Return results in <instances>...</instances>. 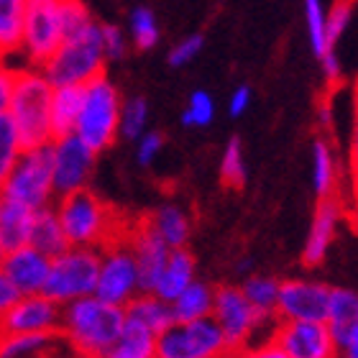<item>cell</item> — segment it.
Segmentation results:
<instances>
[{
	"label": "cell",
	"instance_id": "obj_1",
	"mask_svg": "<svg viewBox=\"0 0 358 358\" xmlns=\"http://www.w3.org/2000/svg\"><path fill=\"white\" fill-rule=\"evenodd\" d=\"M126 328V310L85 297L62 307L59 336L80 358H100Z\"/></svg>",
	"mask_w": 358,
	"mask_h": 358
},
{
	"label": "cell",
	"instance_id": "obj_2",
	"mask_svg": "<svg viewBox=\"0 0 358 358\" xmlns=\"http://www.w3.org/2000/svg\"><path fill=\"white\" fill-rule=\"evenodd\" d=\"M54 210L69 248L103 251L113 241L126 238L123 233H118V213L90 189L54 200Z\"/></svg>",
	"mask_w": 358,
	"mask_h": 358
},
{
	"label": "cell",
	"instance_id": "obj_3",
	"mask_svg": "<svg viewBox=\"0 0 358 358\" xmlns=\"http://www.w3.org/2000/svg\"><path fill=\"white\" fill-rule=\"evenodd\" d=\"M52 92L54 87L46 83L41 69H15L8 118L13 120L15 131L21 136L23 151L49 146L54 141L52 118H49Z\"/></svg>",
	"mask_w": 358,
	"mask_h": 358
},
{
	"label": "cell",
	"instance_id": "obj_4",
	"mask_svg": "<svg viewBox=\"0 0 358 358\" xmlns=\"http://www.w3.org/2000/svg\"><path fill=\"white\" fill-rule=\"evenodd\" d=\"M105 54L100 44V23L75 38H64L54 57L41 67L52 87H85L105 75Z\"/></svg>",
	"mask_w": 358,
	"mask_h": 358
},
{
	"label": "cell",
	"instance_id": "obj_5",
	"mask_svg": "<svg viewBox=\"0 0 358 358\" xmlns=\"http://www.w3.org/2000/svg\"><path fill=\"white\" fill-rule=\"evenodd\" d=\"M120 108H123V97L105 75L85 85V100L75 136L92 154L110 149L113 141L118 138Z\"/></svg>",
	"mask_w": 358,
	"mask_h": 358
},
{
	"label": "cell",
	"instance_id": "obj_6",
	"mask_svg": "<svg viewBox=\"0 0 358 358\" xmlns=\"http://www.w3.org/2000/svg\"><path fill=\"white\" fill-rule=\"evenodd\" d=\"M0 197L23 205L34 213L52 208L57 200L52 179V143L23 151L6 182L0 185Z\"/></svg>",
	"mask_w": 358,
	"mask_h": 358
},
{
	"label": "cell",
	"instance_id": "obj_7",
	"mask_svg": "<svg viewBox=\"0 0 358 358\" xmlns=\"http://www.w3.org/2000/svg\"><path fill=\"white\" fill-rule=\"evenodd\" d=\"M213 320L225 338L228 353H241L251 345V338L264 328H276V315H264L248 305L241 287L223 284L215 287V302H213Z\"/></svg>",
	"mask_w": 358,
	"mask_h": 358
},
{
	"label": "cell",
	"instance_id": "obj_8",
	"mask_svg": "<svg viewBox=\"0 0 358 358\" xmlns=\"http://www.w3.org/2000/svg\"><path fill=\"white\" fill-rule=\"evenodd\" d=\"M97 271H100V251H95V248H67L62 256L52 259L44 297L59 307L77 302V299L95 297Z\"/></svg>",
	"mask_w": 358,
	"mask_h": 358
},
{
	"label": "cell",
	"instance_id": "obj_9",
	"mask_svg": "<svg viewBox=\"0 0 358 358\" xmlns=\"http://www.w3.org/2000/svg\"><path fill=\"white\" fill-rule=\"evenodd\" d=\"M141 294L138 268H136L134 251L126 238L113 241L110 246L100 251V271H97L95 297L105 305L126 310Z\"/></svg>",
	"mask_w": 358,
	"mask_h": 358
},
{
	"label": "cell",
	"instance_id": "obj_10",
	"mask_svg": "<svg viewBox=\"0 0 358 358\" xmlns=\"http://www.w3.org/2000/svg\"><path fill=\"white\" fill-rule=\"evenodd\" d=\"M59 0H26L21 52L34 69H41L62 46Z\"/></svg>",
	"mask_w": 358,
	"mask_h": 358
},
{
	"label": "cell",
	"instance_id": "obj_11",
	"mask_svg": "<svg viewBox=\"0 0 358 358\" xmlns=\"http://www.w3.org/2000/svg\"><path fill=\"white\" fill-rule=\"evenodd\" d=\"M225 338L213 317L189 325H172L157 338V358H220Z\"/></svg>",
	"mask_w": 358,
	"mask_h": 358
},
{
	"label": "cell",
	"instance_id": "obj_12",
	"mask_svg": "<svg viewBox=\"0 0 358 358\" xmlns=\"http://www.w3.org/2000/svg\"><path fill=\"white\" fill-rule=\"evenodd\" d=\"M333 287L315 279H284L279 282L276 320L282 322H325Z\"/></svg>",
	"mask_w": 358,
	"mask_h": 358
},
{
	"label": "cell",
	"instance_id": "obj_13",
	"mask_svg": "<svg viewBox=\"0 0 358 358\" xmlns=\"http://www.w3.org/2000/svg\"><path fill=\"white\" fill-rule=\"evenodd\" d=\"M97 154L85 146L75 134L52 141V179L57 200L87 189Z\"/></svg>",
	"mask_w": 358,
	"mask_h": 358
},
{
	"label": "cell",
	"instance_id": "obj_14",
	"mask_svg": "<svg viewBox=\"0 0 358 358\" xmlns=\"http://www.w3.org/2000/svg\"><path fill=\"white\" fill-rule=\"evenodd\" d=\"M274 341L287 358H341L325 322H276Z\"/></svg>",
	"mask_w": 358,
	"mask_h": 358
},
{
	"label": "cell",
	"instance_id": "obj_15",
	"mask_svg": "<svg viewBox=\"0 0 358 358\" xmlns=\"http://www.w3.org/2000/svg\"><path fill=\"white\" fill-rule=\"evenodd\" d=\"M62 307L54 305L44 294L36 297H18L13 307L3 315L0 333L3 336H41V333H59Z\"/></svg>",
	"mask_w": 358,
	"mask_h": 358
},
{
	"label": "cell",
	"instance_id": "obj_16",
	"mask_svg": "<svg viewBox=\"0 0 358 358\" xmlns=\"http://www.w3.org/2000/svg\"><path fill=\"white\" fill-rule=\"evenodd\" d=\"M49 268H52V259H46L44 254H38L36 248L31 246L8 251L3 264H0V271H3V276L8 279V284L13 287L18 297L44 294Z\"/></svg>",
	"mask_w": 358,
	"mask_h": 358
},
{
	"label": "cell",
	"instance_id": "obj_17",
	"mask_svg": "<svg viewBox=\"0 0 358 358\" xmlns=\"http://www.w3.org/2000/svg\"><path fill=\"white\" fill-rule=\"evenodd\" d=\"M126 241L131 251H134L136 268H138V284H141V294H151V289L157 287V279L164 268L166 259H169V248L157 233L151 231L149 223L141 220V223L134 225V231L126 233Z\"/></svg>",
	"mask_w": 358,
	"mask_h": 358
},
{
	"label": "cell",
	"instance_id": "obj_18",
	"mask_svg": "<svg viewBox=\"0 0 358 358\" xmlns=\"http://www.w3.org/2000/svg\"><path fill=\"white\" fill-rule=\"evenodd\" d=\"M341 215H343V205H341L338 197H333V200H317L313 225H310L305 248H302V264H305V266L315 268L325 262V256H328V251H330V243L336 238V228H338Z\"/></svg>",
	"mask_w": 358,
	"mask_h": 358
},
{
	"label": "cell",
	"instance_id": "obj_19",
	"mask_svg": "<svg viewBox=\"0 0 358 358\" xmlns=\"http://www.w3.org/2000/svg\"><path fill=\"white\" fill-rule=\"evenodd\" d=\"M192 282H197V262L189 248H177L169 254L164 268L157 279V287L151 289L154 297H159L162 302L172 305L174 299L189 287Z\"/></svg>",
	"mask_w": 358,
	"mask_h": 358
},
{
	"label": "cell",
	"instance_id": "obj_20",
	"mask_svg": "<svg viewBox=\"0 0 358 358\" xmlns=\"http://www.w3.org/2000/svg\"><path fill=\"white\" fill-rule=\"evenodd\" d=\"M328 325L330 336L336 341L338 351H343L353 328L358 325V294L343 287H333L330 292V305H328Z\"/></svg>",
	"mask_w": 358,
	"mask_h": 358
},
{
	"label": "cell",
	"instance_id": "obj_21",
	"mask_svg": "<svg viewBox=\"0 0 358 358\" xmlns=\"http://www.w3.org/2000/svg\"><path fill=\"white\" fill-rule=\"evenodd\" d=\"M213 302H215V287H210L208 282H200V279L192 282L169 305L174 325H189V322L213 317Z\"/></svg>",
	"mask_w": 358,
	"mask_h": 358
},
{
	"label": "cell",
	"instance_id": "obj_22",
	"mask_svg": "<svg viewBox=\"0 0 358 358\" xmlns=\"http://www.w3.org/2000/svg\"><path fill=\"white\" fill-rule=\"evenodd\" d=\"M149 228L157 233L159 238L164 241L169 251H177V248H187V241H189V217L179 205L166 202L162 208H157L149 217H143Z\"/></svg>",
	"mask_w": 358,
	"mask_h": 358
},
{
	"label": "cell",
	"instance_id": "obj_23",
	"mask_svg": "<svg viewBox=\"0 0 358 358\" xmlns=\"http://www.w3.org/2000/svg\"><path fill=\"white\" fill-rule=\"evenodd\" d=\"M29 246L36 248L38 254H44L46 259H57V256H62L69 248L67 236L62 231V223H59V217H57L54 205L34 213Z\"/></svg>",
	"mask_w": 358,
	"mask_h": 358
},
{
	"label": "cell",
	"instance_id": "obj_24",
	"mask_svg": "<svg viewBox=\"0 0 358 358\" xmlns=\"http://www.w3.org/2000/svg\"><path fill=\"white\" fill-rule=\"evenodd\" d=\"M126 322H134L138 328L149 330L151 336L159 338L164 330L174 325L172 307L162 302L154 294H138V297L126 307Z\"/></svg>",
	"mask_w": 358,
	"mask_h": 358
},
{
	"label": "cell",
	"instance_id": "obj_25",
	"mask_svg": "<svg viewBox=\"0 0 358 358\" xmlns=\"http://www.w3.org/2000/svg\"><path fill=\"white\" fill-rule=\"evenodd\" d=\"M85 87H54L52 92V108H49V118H52V136H72L77 128V118L83 110Z\"/></svg>",
	"mask_w": 358,
	"mask_h": 358
},
{
	"label": "cell",
	"instance_id": "obj_26",
	"mask_svg": "<svg viewBox=\"0 0 358 358\" xmlns=\"http://www.w3.org/2000/svg\"><path fill=\"white\" fill-rule=\"evenodd\" d=\"M31 225H34V210L8 200L0 202V241L6 251L29 246Z\"/></svg>",
	"mask_w": 358,
	"mask_h": 358
},
{
	"label": "cell",
	"instance_id": "obj_27",
	"mask_svg": "<svg viewBox=\"0 0 358 358\" xmlns=\"http://www.w3.org/2000/svg\"><path fill=\"white\" fill-rule=\"evenodd\" d=\"M338 159L328 138L313 143V189L317 200H333L338 187Z\"/></svg>",
	"mask_w": 358,
	"mask_h": 358
},
{
	"label": "cell",
	"instance_id": "obj_28",
	"mask_svg": "<svg viewBox=\"0 0 358 358\" xmlns=\"http://www.w3.org/2000/svg\"><path fill=\"white\" fill-rule=\"evenodd\" d=\"M59 341V333H41V336H3L0 333V358H52L54 345Z\"/></svg>",
	"mask_w": 358,
	"mask_h": 358
},
{
	"label": "cell",
	"instance_id": "obj_29",
	"mask_svg": "<svg viewBox=\"0 0 358 358\" xmlns=\"http://www.w3.org/2000/svg\"><path fill=\"white\" fill-rule=\"evenodd\" d=\"M100 358H157V338L151 336L149 330L126 322L118 341Z\"/></svg>",
	"mask_w": 358,
	"mask_h": 358
},
{
	"label": "cell",
	"instance_id": "obj_30",
	"mask_svg": "<svg viewBox=\"0 0 358 358\" xmlns=\"http://www.w3.org/2000/svg\"><path fill=\"white\" fill-rule=\"evenodd\" d=\"M26 0H0V59L21 49Z\"/></svg>",
	"mask_w": 358,
	"mask_h": 358
},
{
	"label": "cell",
	"instance_id": "obj_31",
	"mask_svg": "<svg viewBox=\"0 0 358 358\" xmlns=\"http://www.w3.org/2000/svg\"><path fill=\"white\" fill-rule=\"evenodd\" d=\"M159 36H162V31H159V18L154 13V8H134L131 15H128V38L134 41L136 49L149 52V49H154L159 44Z\"/></svg>",
	"mask_w": 358,
	"mask_h": 358
},
{
	"label": "cell",
	"instance_id": "obj_32",
	"mask_svg": "<svg viewBox=\"0 0 358 358\" xmlns=\"http://www.w3.org/2000/svg\"><path fill=\"white\" fill-rule=\"evenodd\" d=\"M243 297L248 299V305L259 310L264 315H276V297H279V279L264 274H251L241 284Z\"/></svg>",
	"mask_w": 358,
	"mask_h": 358
},
{
	"label": "cell",
	"instance_id": "obj_33",
	"mask_svg": "<svg viewBox=\"0 0 358 358\" xmlns=\"http://www.w3.org/2000/svg\"><path fill=\"white\" fill-rule=\"evenodd\" d=\"M220 179L231 189H243L246 187V157H243V141L241 136H231L225 143L223 159H220Z\"/></svg>",
	"mask_w": 358,
	"mask_h": 358
},
{
	"label": "cell",
	"instance_id": "obj_34",
	"mask_svg": "<svg viewBox=\"0 0 358 358\" xmlns=\"http://www.w3.org/2000/svg\"><path fill=\"white\" fill-rule=\"evenodd\" d=\"M146 131H149V103H146V97L138 95L123 100L118 136H123L128 141H138Z\"/></svg>",
	"mask_w": 358,
	"mask_h": 358
},
{
	"label": "cell",
	"instance_id": "obj_35",
	"mask_svg": "<svg viewBox=\"0 0 358 358\" xmlns=\"http://www.w3.org/2000/svg\"><path fill=\"white\" fill-rule=\"evenodd\" d=\"M305 26L307 36H310V46L317 59H322L325 54L336 52L328 41V31H325V8L317 0H307L305 3Z\"/></svg>",
	"mask_w": 358,
	"mask_h": 358
},
{
	"label": "cell",
	"instance_id": "obj_36",
	"mask_svg": "<svg viewBox=\"0 0 358 358\" xmlns=\"http://www.w3.org/2000/svg\"><path fill=\"white\" fill-rule=\"evenodd\" d=\"M21 154H23L21 136L15 131L13 120L8 118V115H3L0 118V185L6 182V177L15 166V162L21 159Z\"/></svg>",
	"mask_w": 358,
	"mask_h": 358
},
{
	"label": "cell",
	"instance_id": "obj_37",
	"mask_svg": "<svg viewBox=\"0 0 358 358\" xmlns=\"http://www.w3.org/2000/svg\"><path fill=\"white\" fill-rule=\"evenodd\" d=\"M59 21H62V34L64 38H75L80 34L95 26V18L90 13V8L80 0H59Z\"/></svg>",
	"mask_w": 358,
	"mask_h": 358
},
{
	"label": "cell",
	"instance_id": "obj_38",
	"mask_svg": "<svg viewBox=\"0 0 358 358\" xmlns=\"http://www.w3.org/2000/svg\"><path fill=\"white\" fill-rule=\"evenodd\" d=\"M215 118V103H213V97L205 92V90H194L192 95H189V103L187 108L182 110V126L185 128H205L213 123Z\"/></svg>",
	"mask_w": 358,
	"mask_h": 358
},
{
	"label": "cell",
	"instance_id": "obj_39",
	"mask_svg": "<svg viewBox=\"0 0 358 358\" xmlns=\"http://www.w3.org/2000/svg\"><path fill=\"white\" fill-rule=\"evenodd\" d=\"M100 44H103L105 62L123 59L128 52V36L126 31L115 23H100Z\"/></svg>",
	"mask_w": 358,
	"mask_h": 358
},
{
	"label": "cell",
	"instance_id": "obj_40",
	"mask_svg": "<svg viewBox=\"0 0 358 358\" xmlns=\"http://www.w3.org/2000/svg\"><path fill=\"white\" fill-rule=\"evenodd\" d=\"M351 21H353L351 3H336V6H330L328 10H325V31H328V41L333 49H336L338 38L348 31Z\"/></svg>",
	"mask_w": 358,
	"mask_h": 358
},
{
	"label": "cell",
	"instance_id": "obj_41",
	"mask_svg": "<svg viewBox=\"0 0 358 358\" xmlns=\"http://www.w3.org/2000/svg\"><path fill=\"white\" fill-rule=\"evenodd\" d=\"M202 46H205V36H202V34H192V36L182 38L179 44H174L172 49H169V64H172L174 69L185 67V64H189V62L202 52Z\"/></svg>",
	"mask_w": 358,
	"mask_h": 358
},
{
	"label": "cell",
	"instance_id": "obj_42",
	"mask_svg": "<svg viewBox=\"0 0 358 358\" xmlns=\"http://www.w3.org/2000/svg\"><path fill=\"white\" fill-rule=\"evenodd\" d=\"M164 149V136L159 131H146L138 138V151H136V162L141 166H149L159 157V151Z\"/></svg>",
	"mask_w": 358,
	"mask_h": 358
},
{
	"label": "cell",
	"instance_id": "obj_43",
	"mask_svg": "<svg viewBox=\"0 0 358 358\" xmlns=\"http://www.w3.org/2000/svg\"><path fill=\"white\" fill-rule=\"evenodd\" d=\"M15 69H10L6 62L0 59V118L8 115V105H10V92H13Z\"/></svg>",
	"mask_w": 358,
	"mask_h": 358
},
{
	"label": "cell",
	"instance_id": "obj_44",
	"mask_svg": "<svg viewBox=\"0 0 358 358\" xmlns=\"http://www.w3.org/2000/svg\"><path fill=\"white\" fill-rule=\"evenodd\" d=\"M238 358H287L282 353V348L271 341V338H266L264 343H256V345H248L246 351H241Z\"/></svg>",
	"mask_w": 358,
	"mask_h": 358
},
{
	"label": "cell",
	"instance_id": "obj_45",
	"mask_svg": "<svg viewBox=\"0 0 358 358\" xmlns=\"http://www.w3.org/2000/svg\"><path fill=\"white\" fill-rule=\"evenodd\" d=\"M248 105H251V87L241 85V87L233 90L231 100H228V113H231V118H241V115L248 110Z\"/></svg>",
	"mask_w": 358,
	"mask_h": 358
},
{
	"label": "cell",
	"instance_id": "obj_46",
	"mask_svg": "<svg viewBox=\"0 0 358 358\" xmlns=\"http://www.w3.org/2000/svg\"><path fill=\"white\" fill-rule=\"evenodd\" d=\"M320 67H322V77H325L328 85H338L343 80V67H341V59H338L336 52L325 54L320 59Z\"/></svg>",
	"mask_w": 358,
	"mask_h": 358
},
{
	"label": "cell",
	"instance_id": "obj_47",
	"mask_svg": "<svg viewBox=\"0 0 358 358\" xmlns=\"http://www.w3.org/2000/svg\"><path fill=\"white\" fill-rule=\"evenodd\" d=\"M348 166H351L353 192L358 194V105H356V118H353V131H351V154H348Z\"/></svg>",
	"mask_w": 358,
	"mask_h": 358
},
{
	"label": "cell",
	"instance_id": "obj_48",
	"mask_svg": "<svg viewBox=\"0 0 358 358\" xmlns=\"http://www.w3.org/2000/svg\"><path fill=\"white\" fill-rule=\"evenodd\" d=\"M15 299H18V294H15V289L8 284V279L3 276V271H0V320H3V315L13 307Z\"/></svg>",
	"mask_w": 358,
	"mask_h": 358
},
{
	"label": "cell",
	"instance_id": "obj_49",
	"mask_svg": "<svg viewBox=\"0 0 358 358\" xmlns=\"http://www.w3.org/2000/svg\"><path fill=\"white\" fill-rule=\"evenodd\" d=\"M317 123H320V128H325V131L333 126V108H330L328 103H320V108H317Z\"/></svg>",
	"mask_w": 358,
	"mask_h": 358
},
{
	"label": "cell",
	"instance_id": "obj_50",
	"mask_svg": "<svg viewBox=\"0 0 358 358\" xmlns=\"http://www.w3.org/2000/svg\"><path fill=\"white\" fill-rule=\"evenodd\" d=\"M353 353H358V325L353 328L351 338H348V343H345V348L341 351V356H353Z\"/></svg>",
	"mask_w": 358,
	"mask_h": 358
},
{
	"label": "cell",
	"instance_id": "obj_51",
	"mask_svg": "<svg viewBox=\"0 0 358 358\" xmlns=\"http://www.w3.org/2000/svg\"><path fill=\"white\" fill-rule=\"evenodd\" d=\"M236 271H238V274H246V279L251 274H254V262H251V259H241L238 264H236Z\"/></svg>",
	"mask_w": 358,
	"mask_h": 358
},
{
	"label": "cell",
	"instance_id": "obj_52",
	"mask_svg": "<svg viewBox=\"0 0 358 358\" xmlns=\"http://www.w3.org/2000/svg\"><path fill=\"white\" fill-rule=\"evenodd\" d=\"M351 220H353V228L358 231V194H356V202H353V210H351Z\"/></svg>",
	"mask_w": 358,
	"mask_h": 358
},
{
	"label": "cell",
	"instance_id": "obj_53",
	"mask_svg": "<svg viewBox=\"0 0 358 358\" xmlns=\"http://www.w3.org/2000/svg\"><path fill=\"white\" fill-rule=\"evenodd\" d=\"M6 254H8V251H6V246H3V241H0V264H3V259H6Z\"/></svg>",
	"mask_w": 358,
	"mask_h": 358
},
{
	"label": "cell",
	"instance_id": "obj_54",
	"mask_svg": "<svg viewBox=\"0 0 358 358\" xmlns=\"http://www.w3.org/2000/svg\"><path fill=\"white\" fill-rule=\"evenodd\" d=\"M353 97H356V105H358V77H356V83H353Z\"/></svg>",
	"mask_w": 358,
	"mask_h": 358
},
{
	"label": "cell",
	"instance_id": "obj_55",
	"mask_svg": "<svg viewBox=\"0 0 358 358\" xmlns=\"http://www.w3.org/2000/svg\"><path fill=\"white\" fill-rule=\"evenodd\" d=\"M220 358H238V353H223Z\"/></svg>",
	"mask_w": 358,
	"mask_h": 358
},
{
	"label": "cell",
	"instance_id": "obj_56",
	"mask_svg": "<svg viewBox=\"0 0 358 358\" xmlns=\"http://www.w3.org/2000/svg\"><path fill=\"white\" fill-rule=\"evenodd\" d=\"M0 202H3V197H0Z\"/></svg>",
	"mask_w": 358,
	"mask_h": 358
}]
</instances>
